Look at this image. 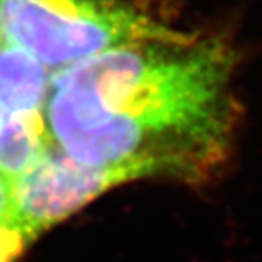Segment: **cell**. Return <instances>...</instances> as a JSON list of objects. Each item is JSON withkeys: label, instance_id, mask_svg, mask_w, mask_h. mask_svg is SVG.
<instances>
[{"label": "cell", "instance_id": "obj_2", "mask_svg": "<svg viewBox=\"0 0 262 262\" xmlns=\"http://www.w3.org/2000/svg\"><path fill=\"white\" fill-rule=\"evenodd\" d=\"M0 31L5 45L53 72L123 46L191 36L133 0H0Z\"/></svg>", "mask_w": 262, "mask_h": 262}, {"label": "cell", "instance_id": "obj_8", "mask_svg": "<svg viewBox=\"0 0 262 262\" xmlns=\"http://www.w3.org/2000/svg\"><path fill=\"white\" fill-rule=\"evenodd\" d=\"M4 118H5V109H4V106H2V102H0V124H2Z\"/></svg>", "mask_w": 262, "mask_h": 262}, {"label": "cell", "instance_id": "obj_4", "mask_svg": "<svg viewBox=\"0 0 262 262\" xmlns=\"http://www.w3.org/2000/svg\"><path fill=\"white\" fill-rule=\"evenodd\" d=\"M53 146L43 111L7 113L0 124V174L14 182L39 164Z\"/></svg>", "mask_w": 262, "mask_h": 262}, {"label": "cell", "instance_id": "obj_3", "mask_svg": "<svg viewBox=\"0 0 262 262\" xmlns=\"http://www.w3.org/2000/svg\"><path fill=\"white\" fill-rule=\"evenodd\" d=\"M129 181L135 179L126 170L78 164L53 146L39 164L10 182L14 222L34 240L106 191Z\"/></svg>", "mask_w": 262, "mask_h": 262}, {"label": "cell", "instance_id": "obj_9", "mask_svg": "<svg viewBox=\"0 0 262 262\" xmlns=\"http://www.w3.org/2000/svg\"><path fill=\"white\" fill-rule=\"evenodd\" d=\"M5 43H4V36H2V31H0V48H2Z\"/></svg>", "mask_w": 262, "mask_h": 262}, {"label": "cell", "instance_id": "obj_6", "mask_svg": "<svg viewBox=\"0 0 262 262\" xmlns=\"http://www.w3.org/2000/svg\"><path fill=\"white\" fill-rule=\"evenodd\" d=\"M33 242L14 220L0 223V262H15Z\"/></svg>", "mask_w": 262, "mask_h": 262}, {"label": "cell", "instance_id": "obj_5", "mask_svg": "<svg viewBox=\"0 0 262 262\" xmlns=\"http://www.w3.org/2000/svg\"><path fill=\"white\" fill-rule=\"evenodd\" d=\"M50 78L34 56L17 46L0 48V102L7 113L43 111Z\"/></svg>", "mask_w": 262, "mask_h": 262}, {"label": "cell", "instance_id": "obj_1", "mask_svg": "<svg viewBox=\"0 0 262 262\" xmlns=\"http://www.w3.org/2000/svg\"><path fill=\"white\" fill-rule=\"evenodd\" d=\"M235 65L227 41L198 34L82 60L50 78V138L78 164L133 179L204 181L227 160L238 126Z\"/></svg>", "mask_w": 262, "mask_h": 262}, {"label": "cell", "instance_id": "obj_7", "mask_svg": "<svg viewBox=\"0 0 262 262\" xmlns=\"http://www.w3.org/2000/svg\"><path fill=\"white\" fill-rule=\"evenodd\" d=\"M12 216V196H10V182L0 174V223L10 222Z\"/></svg>", "mask_w": 262, "mask_h": 262}]
</instances>
